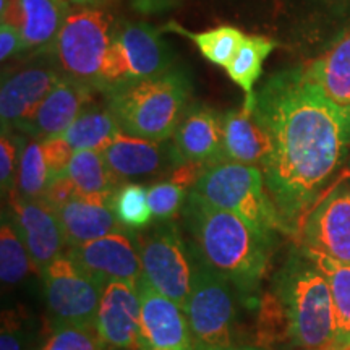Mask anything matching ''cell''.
<instances>
[{
  "label": "cell",
  "mask_w": 350,
  "mask_h": 350,
  "mask_svg": "<svg viewBox=\"0 0 350 350\" xmlns=\"http://www.w3.org/2000/svg\"><path fill=\"white\" fill-rule=\"evenodd\" d=\"M138 292L142 300L138 349L195 350L185 310L159 294L143 275L138 281Z\"/></svg>",
  "instance_id": "cell-12"
},
{
  "label": "cell",
  "mask_w": 350,
  "mask_h": 350,
  "mask_svg": "<svg viewBox=\"0 0 350 350\" xmlns=\"http://www.w3.org/2000/svg\"><path fill=\"white\" fill-rule=\"evenodd\" d=\"M193 262V282L185 314L195 350H219L234 345L235 301L230 282L204 261Z\"/></svg>",
  "instance_id": "cell-8"
},
{
  "label": "cell",
  "mask_w": 350,
  "mask_h": 350,
  "mask_svg": "<svg viewBox=\"0 0 350 350\" xmlns=\"http://www.w3.org/2000/svg\"><path fill=\"white\" fill-rule=\"evenodd\" d=\"M325 274L329 284L336 314V332L329 350H350V266L323 253L300 247Z\"/></svg>",
  "instance_id": "cell-24"
},
{
  "label": "cell",
  "mask_w": 350,
  "mask_h": 350,
  "mask_svg": "<svg viewBox=\"0 0 350 350\" xmlns=\"http://www.w3.org/2000/svg\"><path fill=\"white\" fill-rule=\"evenodd\" d=\"M78 195L80 193H78L77 187L73 185V182L70 180L65 174H60L49 182V185H47L46 191H44V195L41 196V200L46 201V203L54 209H59Z\"/></svg>",
  "instance_id": "cell-36"
},
{
  "label": "cell",
  "mask_w": 350,
  "mask_h": 350,
  "mask_svg": "<svg viewBox=\"0 0 350 350\" xmlns=\"http://www.w3.org/2000/svg\"><path fill=\"white\" fill-rule=\"evenodd\" d=\"M120 133V126L107 106H94L91 103L60 137L73 148V151H103Z\"/></svg>",
  "instance_id": "cell-26"
},
{
  "label": "cell",
  "mask_w": 350,
  "mask_h": 350,
  "mask_svg": "<svg viewBox=\"0 0 350 350\" xmlns=\"http://www.w3.org/2000/svg\"><path fill=\"white\" fill-rule=\"evenodd\" d=\"M174 67V52L161 38L159 29L139 21H122L113 31L100 93L126 83L159 77Z\"/></svg>",
  "instance_id": "cell-7"
},
{
  "label": "cell",
  "mask_w": 350,
  "mask_h": 350,
  "mask_svg": "<svg viewBox=\"0 0 350 350\" xmlns=\"http://www.w3.org/2000/svg\"><path fill=\"white\" fill-rule=\"evenodd\" d=\"M172 139L175 165L224 163L222 152V116L204 104H190Z\"/></svg>",
  "instance_id": "cell-16"
},
{
  "label": "cell",
  "mask_w": 350,
  "mask_h": 350,
  "mask_svg": "<svg viewBox=\"0 0 350 350\" xmlns=\"http://www.w3.org/2000/svg\"><path fill=\"white\" fill-rule=\"evenodd\" d=\"M262 308L294 349H331L336 314L329 284L301 248L292 252L274 275L273 294Z\"/></svg>",
  "instance_id": "cell-3"
},
{
  "label": "cell",
  "mask_w": 350,
  "mask_h": 350,
  "mask_svg": "<svg viewBox=\"0 0 350 350\" xmlns=\"http://www.w3.org/2000/svg\"><path fill=\"white\" fill-rule=\"evenodd\" d=\"M116 21L106 7L70 8L51 51L64 77L100 91Z\"/></svg>",
  "instance_id": "cell-6"
},
{
  "label": "cell",
  "mask_w": 350,
  "mask_h": 350,
  "mask_svg": "<svg viewBox=\"0 0 350 350\" xmlns=\"http://www.w3.org/2000/svg\"><path fill=\"white\" fill-rule=\"evenodd\" d=\"M278 42L265 36H245L237 54L226 67V72L234 83L242 88L245 99L242 106L247 111H255L256 91L255 83L260 80L262 62L275 49Z\"/></svg>",
  "instance_id": "cell-25"
},
{
  "label": "cell",
  "mask_w": 350,
  "mask_h": 350,
  "mask_svg": "<svg viewBox=\"0 0 350 350\" xmlns=\"http://www.w3.org/2000/svg\"><path fill=\"white\" fill-rule=\"evenodd\" d=\"M52 180L49 165L44 157L41 142L26 143L21 152L16 183L13 190L25 198H41Z\"/></svg>",
  "instance_id": "cell-30"
},
{
  "label": "cell",
  "mask_w": 350,
  "mask_h": 350,
  "mask_svg": "<svg viewBox=\"0 0 350 350\" xmlns=\"http://www.w3.org/2000/svg\"><path fill=\"white\" fill-rule=\"evenodd\" d=\"M83 268L98 275L100 281H129L142 279V256L135 248L129 232H119L91 242L70 247L68 250Z\"/></svg>",
  "instance_id": "cell-18"
},
{
  "label": "cell",
  "mask_w": 350,
  "mask_h": 350,
  "mask_svg": "<svg viewBox=\"0 0 350 350\" xmlns=\"http://www.w3.org/2000/svg\"><path fill=\"white\" fill-rule=\"evenodd\" d=\"M164 31H172L178 33L187 39H190L191 42L198 47L200 54L217 67H227L230 64V60L234 59V55L237 54L240 44L243 42V39L247 34L240 31L239 28L230 25H221L217 28L206 29V31L195 33L188 31L183 28L182 25L174 23L170 21L164 26Z\"/></svg>",
  "instance_id": "cell-28"
},
{
  "label": "cell",
  "mask_w": 350,
  "mask_h": 350,
  "mask_svg": "<svg viewBox=\"0 0 350 350\" xmlns=\"http://www.w3.org/2000/svg\"><path fill=\"white\" fill-rule=\"evenodd\" d=\"M94 88L62 77L46 96L33 117L20 126L21 133L41 139L60 137L93 103Z\"/></svg>",
  "instance_id": "cell-17"
},
{
  "label": "cell",
  "mask_w": 350,
  "mask_h": 350,
  "mask_svg": "<svg viewBox=\"0 0 350 350\" xmlns=\"http://www.w3.org/2000/svg\"><path fill=\"white\" fill-rule=\"evenodd\" d=\"M222 152L224 161L265 167L271 154V139L255 111L240 106L222 113Z\"/></svg>",
  "instance_id": "cell-22"
},
{
  "label": "cell",
  "mask_w": 350,
  "mask_h": 350,
  "mask_svg": "<svg viewBox=\"0 0 350 350\" xmlns=\"http://www.w3.org/2000/svg\"><path fill=\"white\" fill-rule=\"evenodd\" d=\"M25 51V42L21 31L16 26H13L7 21H2L0 25V60L7 62L13 55L20 54Z\"/></svg>",
  "instance_id": "cell-37"
},
{
  "label": "cell",
  "mask_w": 350,
  "mask_h": 350,
  "mask_svg": "<svg viewBox=\"0 0 350 350\" xmlns=\"http://www.w3.org/2000/svg\"><path fill=\"white\" fill-rule=\"evenodd\" d=\"M57 2H62V3H68V5H70V3H72V0H57Z\"/></svg>",
  "instance_id": "cell-42"
},
{
  "label": "cell",
  "mask_w": 350,
  "mask_h": 350,
  "mask_svg": "<svg viewBox=\"0 0 350 350\" xmlns=\"http://www.w3.org/2000/svg\"><path fill=\"white\" fill-rule=\"evenodd\" d=\"M109 167L120 180L144 178L163 174L169 165L175 167L172 142H152L120 133L103 151Z\"/></svg>",
  "instance_id": "cell-20"
},
{
  "label": "cell",
  "mask_w": 350,
  "mask_h": 350,
  "mask_svg": "<svg viewBox=\"0 0 350 350\" xmlns=\"http://www.w3.org/2000/svg\"><path fill=\"white\" fill-rule=\"evenodd\" d=\"M187 190L172 180L156 182L148 188V201L152 217L157 221H170L185 206Z\"/></svg>",
  "instance_id": "cell-33"
},
{
  "label": "cell",
  "mask_w": 350,
  "mask_h": 350,
  "mask_svg": "<svg viewBox=\"0 0 350 350\" xmlns=\"http://www.w3.org/2000/svg\"><path fill=\"white\" fill-rule=\"evenodd\" d=\"M73 5H86L91 7V0H72Z\"/></svg>",
  "instance_id": "cell-41"
},
{
  "label": "cell",
  "mask_w": 350,
  "mask_h": 350,
  "mask_svg": "<svg viewBox=\"0 0 350 350\" xmlns=\"http://www.w3.org/2000/svg\"><path fill=\"white\" fill-rule=\"evenodd\" d=\"M349 167H350V163H349Z\"/></svg>",
  "instance_id": "cell-44"
},
{
  "label": "cell",
  "mask_w": 350,
  "mask_h": 350,
  "mask_svg": "<svg viewBox=\"0 0 350 350\" xmlns=\"http://www.w3.org/2000/svg\"><path fill=\"white\" fill-rule=\"evenodd\" d=\"M113 0H91V7H106Z\"/></svg>",
  "instance_id": "cell-40"
},
{
  "label": "cell",
  "mask_w": 350,
  "mask_h": 350,
  "mask_svg": "<svg viewBox=\"0 0 350 350\" xmlns=\"http://www.w3.org/2000/svg\"><path fill=\"white\" fill-rule=\"evenodd\" d=\"M300 247L350 266V187L339 182L318 200L301 222Z\"/></svg>",
  "instance_id": "cell-11"
},
{
  "label": "cell",
  "mask_w": 350,
  "mask_h": 350,
  "mask_svg": "<svg viewBox=\"0 0 350 350\" xmlns=\"http://www.w3.org/2000/svg\"><path fill=\"white\" fill-rule=\"evenodd\" d=\"M44 157H46V163L49 165L52 178L57 177V175L64 174L67 170L70 161H72L73 148L65 142L62 137H52L41 139Z\"/></svg>",
  "instance_id": "cell-35"
},
{
  "label": "cell",
  "mask_w": 350,
  "mask_h": 350,
  "mask_svg": "<svg viewBox=\"0 0 350 350\" xmlns=\"http://www.w3.org/2000/svg\"><path fill=\"white\" fill-rule=\"evenodd\" d=\"M23 138L13 130H2L0 138V185L3 193H10L15 188L16 164H20L23 152Z\"/></svg>",
  "instance_id": "cell-34"
},
{
  "label": "cell",
  "mask_w": 350,
  "mask_h": 350,
  "mask_svg": "<svg viewBox=\"0 0 350 350\" xmlns=\"http://www.w3.org/2000/svg\"><path fill=\"white\" fill-rule=\"evenodd\" d=\"M255 116L271 139L262 167L268 193L294 235L344 164L350 106L331 100L304 70L274 73L256 91Z\"/></svg>",
  "instance_id": "cell-1"
},
{
  "label": "cell",
  "mask_w": 350,
  "mask_h": 350,
  "mask_svg": "<svg viewBox=\"0 0 350 350\" xmlns=\"http://www.w3.org/2000/svg\"><path fill=\"white\" fill-rule=\"evenodd\" d=\"M64 174L80 195H113L122 187V180L109 167L100 151H75Z\"/></svg>",
  "instance_id": "cell-27"
},
{
  "label": "cell",
  "mask_w": 350,
  "mask_h": 350,
  "mask_svg": "<svg viewBox=\"0 0 350 350\" xmlns=\"http://www.w3.org/2000/svg\"><path fill=\"white\" fill-rule=\"evenodd\" d=\"M143 278L159 294L185 310L193 282L195 262L174 222H165L139 248Z\"/></svg>",
  "instance_id": "cell-10"
},
{
  "label": "cell",
  "mask_w": 350,
  "mask_h": 350,
  "mask_svg": "<svg viewBox=\"0 0 350 350\" xmlns=\"http://www.w3.org/2000/svg\"><path fill=\"white\" fill-rule=\"evenodd\" d=\"M310 83L340 106H350V29L321 55L301 67Z\"/></svg>",
  "instance_id": "cell-23"
},
{
  "label": "cell",
  "mask_w": 350,
  "mask_h": 350,
  "mask_svg": "<svg viewBox=\"0 0 350 350\" xmlns=\"http://www.w3.org/2000/svg\"><path fill=\"white\" fill-rule=\"evenodd\" d=\"M219 350H268V349L258 347V345H229V347H222Z\"/></svg>",
  "instance_id": "cell-39"
},
{
  "label": "cell",
  "mask_w": 350,
  "mask_h": 350,
  "mask_svg": "<svg viewBox=\"0 0 350 350\" xmlns=\"http://www.w3.org/2000/svg\"><path fill=\"white\" fill-rule=\"evenodd\" d=\"M191 94L187 70L174 67L159 77L111 88L104 98L122 133L167 142L190 106Z\"/></svg>",
  "instance_id": "cell-4"
},
{
  "label": "cell",
  "mask_w": 350,
  "mask_h": 350,
  "mask_svg": "<svg viewBox=\"0 0 350 350\" xmlns=\"http://www.w3.org/2000/svg\"><path fill=\"white\" fill-rule=\"evenodd\" d=\"M64 75L55 64H34L12 73L0 88L2 130H20Z\"/></svg>",
  "instance_id": "cell-14"
},
{
  "label": "cell",
  "mask_w": 350,
  "mask_h": 350,
  "mask_svg": "<svg viewBox=\"0 0 350 350\" xmlns=\"http://www.w3.org/2000/svg\"><path fill=\"white\" fill-rule=\"evenodd\" d=\"M94 327L59 325L42 350H106Z\"/></svg>",
  "instance_id": "cell-32"
},
{
  "label": "cell",
  "mask_w": 350,
  "mask_h": 350,
  "mask_svg": "<svg viewBox=\"0 0 350 350\" xmlns=\"http://www.w3.org/2000/svg\"><path fill=\"white\" fill-rule=\"evenodd\" d=\"M12 222L28 248L31 262L42 271L62 255L65 235L59 214L41 198H25L15 190L8 193Z\"/></svg>",
  "instance_id": "cell-13"
},
{
  "label": "cell",
  "mask_w": 350,
  "mask_h": 350,
  "mask_svg": "<svg viewBox=\"0 0 350 350\" xmlns=\"http://www.w3.org/2000/svg\"><path fill=\"white\" fill-rule=\"evenodd\" d=\"M193 191L214 206L237 214L266 239L274 240L275 234L294 235L268 193L261 169L230 161L209 165Z\"/></svg>",
  "instance_id": "cell-5"
},
{
  "label": "cell",
  "mask_w": 350,
  "mask_h": 350,
  "mask_svg": "<svg viewBox=\"0 0 350 350\" xmlns=\"http://www.w3.org/2000/svg\"><path fill=\"white\" fill-rule=\"evenodd\" d=\"M112 209L126 229H142L152 221L148 188L139 183H125L112 196Z\"/></svg>",
  "instance_id": "cell-31"
},
{
  "label": "cell",
  "mask_w": 350,
  "mask_h": 350,
  "mask_svg": "<svg viewBox=\"0 0 350 350\" xmlns=\"http://www.w3.org/2000/svg\"><path fill=\"white\" fill-rule=\"evenodd\" d=\"M31 256L12 221L2 216L0 227V278L5 286H16L28 275Z\"/></svg>",
  "instance_id": "cell-29"
},
{
  "label": "cell",
  "mask_w": 350,
  "mask_h": 350,
  "mask_svg": "<svg viewBox=\"0 0 350 350\" xmlns=\"http://www.w3.org/2000/svg\"><path fill=\"white\" fill-rule=\"evenodd\" d=\"M44 295L59 325L94 327L106 282L62 253L42 271Z\"/></svg>",
  "instance_id": "cell-9"
},
{
  "label": "cell",
  "mask_w": 350,
  "mask_h": 350,
  "mask_svg": "<svg viewBox=\"0 0 350 350\" xmlns=\"http://www.w3.org/2000/svg\"><path fill=\"white\" fill-rule=\"evenodd\" d=\"M183 219L201 255L200 260L243 294L256 292L268 271L273 240L237 214L214 206L193 190L188 191Z\"/></svg>",
  "instance_id": "cell-2"
},
{
  "label": "cell",
  "mask_w": 350,
  "mask_h": 350,
  "mask_svg": "<svg viewBox=\"0 0 350 350\" xmlns=\"http://www.w3.org/2000/svg\"><path fill=\"white\" fill-rule=\"evenodd\" d=\"M113 195H78L55 209L68 247L126 232L112 209Z\"/></svg>",
  "instance_id": "cell-21"
},
{
  "label": "cell",
  "mask_w": 350,
  "mask_h": 350,
  "mask_svg": "<svg viewBox=\"0 0 350 350\" xmlns=\"http://www.w3.org/2000/svg\"><path fill=\"white\" fill-rule=\"evenodd\" d=\"M0 350H21L20 326H15L12 313L3 314L2 334H0Z\"/></svg>",
  "instance_id": "cell-38"
},
{
  "label": "cell",
  "mask_w": 350,
  "mask_h": 350,
  "mask_svg": "<svg viewBox=\"0 0 350 350\" xmlns=\"http://www.w3.org/2000/svg\"><path fill=\"white\" fill-rule=\"evenodd\" d=\"M349 182V187H350V180H347Z\"/></svg>",
  "instance_id": "cell-43"
},
{
  "label": "cell",
  "mask_w": 350,
  "mask_h": 350,
  "mask_svg": "<svg viewBox=\"0 0 350 350\" xmlns=\"http://www.w3.org/2000/svg\"><path fill=\"white\" fill-rule=\"evenodd\" d=\"M142 300L138 284L109 281L104 286L94 329L106 345L116 349L138 347Z\"/></svg>",
  "instance_id": "cell-15"
},
{
  "label": "cell",
  "mask_w": 350,
  "mask_h": 350,
  "mask_svg": "<svg viewBox=\"0 0 350 350\" xmlns=\"http://www.w3.org/2000/svg\"><path fill=\"white\" fill-rule=\"evenodd\" d=\"M70 12L57 0H0V16L21 31L25 51H51Z\"/></svg>",
  "instance_id": "cell-19"
}]
</instances>
